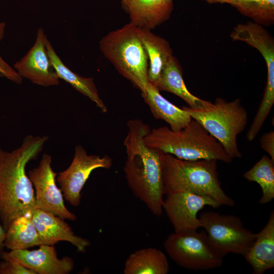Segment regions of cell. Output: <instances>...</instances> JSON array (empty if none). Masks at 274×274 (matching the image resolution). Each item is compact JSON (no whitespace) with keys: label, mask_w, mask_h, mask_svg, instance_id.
<instances>
[{"label":"cell","mask_w":274,"mask_h":274,"mask_svg":"<svg viewBox=\"0 0 274 274\" xmlns=\"http://www.w3.org/2000/svg\"><path fill=\"white\" fill-rule=\"evenodd\" d=\"M0 274H1V269H0Z\"/></svg>","instance_id":"1f68e13d"},{"label":"cell","mask_w":274,"mask_h":274,"mask_svg":"<svg viewBox=\"0 0 274 274\" xmlns=\"http://www.w3.org/2000/svg\"><path fill=\"white\" fill-rule=\"evenodd\" d=\"M121 1L123 7L124 8V9H125V8L126 7V5L129 0H121Z\"/></svg>","instance_id":"4dcf8cb0"},{"label":"cell","mask_w":274,"mask_h":274,"mask_svg":"<svg viewBox=\"0 0 274 274\" xmlns=\"http://www.w3.org/2000/svg\"><path fill=\"white\" fill-rule=\"evenodd\" d=\"M198 219L211 247L222 258L229 253L244 256L255 239L256 233L245 228L241 219L233 215L208 211Z\"/></svg>","instance_id":"52a82bcc"},{"label":"cell","mask_w":274,"mask_h":274,"mask_svg":"<svg viewBox=\"0 0 274 274\" xmlns=\"http://www.w3.org/2000/svg\"><path fill=\"white\" fill-rule=\"evenodd\" d=\"M5 234L6 231L0 224V254L3 251V249L5 247L4 241Z\"/></svg>","instance_id":"f1b7e54d"},{"label":"cell","mask_w":274,"mask_h":274,"mask_svg":"<svg viewBox=\"0 0 274 274\" xmlns=\"http://www.w3.org/2000/svg\"><path fill=\"white\" fill-rule=\"evenodd\" d=\"M6 25L5 22H0V42L5 36ZM5 77L10 81L20 84L22 78L9 64L5 61L0 54V77Z\"/></svg>","instance_id":"4316f807"},{"label":"cell","mask_w":274,"mask_h":274,"mask_svg":"<svg viewBox=\"0 0 274 274\" xmlns=\"http://www.w3.org/2000/svg\"><path fill=\"white\" fill-rule=\"evenodd\" d=\"M39 246L37 250H15L7 253L37 274H67L73 270L74 264L72 259L67 256L58 258L52 245Z\"/></svg>","instance_id":"4fadbf2b"},{"label":"cell","mask_w":274,"mask_h":274,"mask_svg":"<svg viewBox=\"0 0 274 274\" xmlns=\"http://www.w3.org/2000/svg\"><path fill=\"white\" fill-rule=\"evenodd\" d=\"M169 264L166 255L156 248H143L130 254L125 261L124 274H167Z\"/></svg>","instance_id":"7402d4cb"},{"label":"cell","mask_w":274,"mask_h":274,"mask_svg":"<svg viewBox=\"0 0 274 274\" xmlns=\"http://www.w3.org/2000/svg\"><path fill=\"white\" fill-rule=\"evenodd\" d=\"M260 144L261 148L274 161V131L271 130L263 134L260 139Z\"/></svg>","instance_id":"83f0119b"},{"label":"cell","mask_w":274,"mask_h":274,"mask_svg":"<svg viewBox=\"0 0 274 274\" xmlns=\"http://www.w3.org/2000/svg\"><path fill=\"white\" fill-rule=\"evenodd\" d=\"M144 140L148 147L181 159H216L227 163L233 160L221 144L193 118L188 125L178 131L167 126L153 128Z\"/></svg>","instance_id":"3957f363"},{"label":"cell","mask_w":274,"mask_h":274,"mask_svg":"<svg viewBox=\"0 0 274 274\" xmlns=\"http://www.w3.org/2000/svg\"><path fill=\"white\" fill-rule=\"evenodd\" d=\"M162 209L172 224L175 232L197 230L201 227L198 212L205 206L217 209L221 204L207 195L183 191L165 194Z\"/></svg>","instance_id":"8fae6325"},{"label":"cell","mask_w":274,"mask_h":274,"mask_svg":"<svg viewBox=\"0 0 274 274\" xmlns=\"http://www.w3.org/2000/svg\"><path fill=\"white\" fill-rule=\"evenodd\" d=\"M44 30L40 28L36 42L26 55L14 67L22 77L44 87L58 85L59 78L53 68L47 51Z\"/></svg>","instance_id":"7c38bea8"},{"label":"cell","mask_w":274,"mask_h":274,"mask_svg":"<svg viewBox=\"0 0 274 274\" xmlns=\"http://www.w3.org/2000/svg\"><path fill=\"white\" fill-rule=\"evenodd\" d=\"M231 6L262 26H268L274 22V0H235Z\"/></svg>","instance_id":"d4e9b609"},{"label":"cell","mask_w":274,"mask_h":274,"mask_svg":"<svg viewBox=\"0 0 274 274\" xmlns=\"http://www.w3.org/2000/svg\"><path fill=\"white\" fill-rule=\"evenodd\" d=\"M230 37L233 41L245 42L261 53L267 66L265 88L274 90V39L271 35L263 26L252 21L237 24Z\"/></svg>","instance_id":"9a60e30c"},{"label":"cell","mask_w":274,"mask_h":274,"mask_svg":"<svg viewBox=\"0 0 274 274\" xmlns=\"http://www.w3.org/2000/svg\"><path fill=\"white\" fill-rule=\"evenodd\" d=\"M210 3L228 4L232 5L235 0H204Z\"/></svg>","instance_id":"f546056e"},{"label":"cell","mask_w":274,"mask_h":274,"mask_svg":"<svg viewBox=\"0 0 274 274\" xmlns=\"http://www.w3.org/2000/svg\"><path fill=\"white\" fill-rule=\"evenodd\" d=\"M48 137L29 135L12 152L0 149V219L5 231L16 218L36 209L32 184L25 167L42 151Z\"/></svg>","instance_id":"7a4b0ae2"},{"label":"cell","mask_w":274,"mask_h":274,"mask_svg":"<svg viewBox=\"0 0 274 274\" xmlns=\"http://www.w3.org/2000/svg\"><path fill=\"white\" fill-rule=\"evenodd\" d=\"M45 44L51 63L59 78L63 79L76 90L89 98L102 112H107V107L99 97L93 79L80 76L68 68L57 55L47 37Z\"/></svg>","instance_id":"44dd1931"},{"label":"cell","mask_w":274,"mask_h":274,"mask_svg":"<svg viewBox=\"0 0 274 274\" xmlns=\"http://www.w3.org/2000/svg\"><path fill=\"white\" fill-rule=\"evenodd\" d=\"M244 177L249 182H255L260 186L262 195L260 204H266L274 198V161L267 155H263L249 170Z\"/></svg>","instance_id":"cb8c5ba5"},{"label":"cell","mask_w":274,"mask_h":274,"mask_svg":"<svg viewBox=\"0 0 274 274\" xmlns=\"http://www.w3.org/2000/svg\"><path fill=\"white\" fill-rule=\"evenodd\" d=\"M138 33L149 61L148 80L155 86L162 71L174 57L173 50L166 40L151 30L138 27Z\"/></svg>","instance_id":"d6986e66"},{"label":"cell","mask_w":274,"mask_h":274,"mask_svg":"<svg viewBox=\"0 0 274 274\" xmlns=\"http://www.w3.org/2000/svg\"><path fill=\"white\" fill-rule=\"evenodd\" d=\"M173 9V0H129L125 10L131 23L151 30L167 20Z\"/></svg>","instance_id":"2e32d148"},{"label":"cell","mask_w":274,"mask_h":274,"mask_svg":"<svg viewBox=\"0 0 274 274\" xmlns=\"http://www.w3.org/2000/svg\"><path fill=\"white\" fill-rule=\"evenodd\" d=\"M244 257L252 267L254 274H263L274 267L273 210L266 225L256 233L254 243Z\"/></svg>","instance_id":"e0dca14e"},{"label":"cell","mask_w":274,"mask_h":274,"mask_svg":"<svg viewBox=\"0 0 274 274\" xmlns=\"http://www.w3.org/2000/svg\"><path fill=\"white\" fill-rule=\"evenodd\" d=\"M128 132L124 141L127 159L124 172L129 188L155 216H160L165 195L161 151L148 147L144 137L150 126L140 119L127 122Z\"/></svg>","instance_id":"6da1fadb"},{"label":"cell","mask_w":274,"mask_h":274,"mask_svg":"<svg viewBox=\"0 0 274 274\" xmlns=\"http://www.w3.org/2000/svg\"><path fill=\"white\" fill-rule=\"evenodd\" d=\"M104 55L141 93L149 85L148 58L138 27L129 22L110 32L99 42Z\"/></svg>","instance_id":"5b68a950"},{"label":"cell","mask_w":274,"mask_h":274,"mask_svg":"<svg viewBox=\"0 0 274 274\" xmlns=\"http://www.w3.org/2000/svg\"><path fill=\"white\" fill-rule=\"evenodd\" d=\"M52 157L44 153L37 167L28 172V176L35 187L36 208L63 220L74 221L76 215L66 208L63 194L56 183L57 175L51 166Z\"/></svg>","instance_id":"30bf717a"},{"label":"cell","mask_w":274,"mask_h":274,"mask_svg":"<svg viewBox=\"0 0 274 274\" xmlns=\"http://www.w3.org/2000/svg\"><path fill=\"white\" fill-rule=\"evenodd\" d=\"M183 109L221 144L231 158L242 157L237 137L247 126L248 113L242 106L240 98L227 101L218 97L214 103L211 102L202 109H193L186 106Z\"/></svg>","instance_id":"8992f818"},{"label":"cell","mask_w":274,"mask_h":274,"mask_svg":"<svg viewBox=\"0 0 274 274\" xmlns=\"http://www.w3.org/2000/svg\"><path fill=\"white\" fill-rule=\"evenodd\" d=\"M1 256L4 260L0 263L1 274H37L9 255L7 252L3 251Z\"/></svg>","instance_id":"484cf974"},{"label":"cell","mask_w":274,"mask_h":274,"mask_svg":"<svg viewBox=\"0 0 274 274\" xmlns=\"http://www.w3.org/2000/svg\"><path fill=\"white\" fill-rule=\"evenodd\" d=\"M155 86L159 91H166L180 97L193 109L205 108L211 103L197 97L188 90L183 80L182 68L174 56L162 71Z\"/></svg>","instance_id":"ffe728a7"},{"label":"cell","mask_w":274,"mask_h":274,"mask_svg":"<svg viewBox=\"0 0 274 274\" xmlns=\"http://www.w3.org/2000/svg\"><path fill=\"white\" fill-rule=\"evenodd\" d=\"M141 94L154 117L165 121L174 131L184 128L192 119L186 110L177 107L165 99L156 87L150 82Z\"/></svg>","instance_id":"ac0fdd59"},{"label":"cell","mask_w":274,"mask_h":274,"mask_svg":"<svg viewBox=\"0 0 274 274\" xmlns=\"http://www.w3.org/2000/svg\"><path fill=\"white\" fill-rule=\"evenodd\" d=\"M44 245H52L60 241L70 243L81 252L89 246V240L76 235L63 219L50 213L36 208L29 216Z\"/></svg>","instance_id":"5bb4252c"},{"label":"cell","mask_w":274,"mask_h":274,"mask_svg":"<svg viewBox=\"0 0 274 274\" xmlns=\"http://www.w3.org/2000/svg\"><path fill=\"white\" fill-rule=\"evenodd\" d=\"M216 159H181L164 153L163 177L165 195L177 191H190L209 196L221 206L232 207L234 200L221 187Z\"/></svg>","instance_id":"277c9868"},{"label":"cell","mask_w":274,"mask_h":274,"mask_svg":"<svg viewBox=\"0 0 274 274\" xmlns=\"http://www.w3.org/2000/svg\"><path fill=\"white\" fill-rule=\"evenodd\" d=\"M42 245L43 242L29 216L16 218L6 231L4 245L11 251Z\"/></svg>","instance_id":"603a6c76"},{"label":"cell","mask_w":274,"mask_h":274,"mask_svg":"<svg viewBox=\"0 0 274 274\" xmlns=\"http://www.w3.org/2000/svg\"><path fill=\"white\" fill-rule=\"evenodd\" d=\"M112 165V159L109 156L88 155L81 145H77L71 164L57 177L64 198L72 206H79L82 189L91 172L98 168L109 169Z\"/></svg>","instance_id":"9c48e42d"},{"label":"cell","mask_w":274,"mask_h":274,"mask_svg":"<svg viewBox=\"0 0 274 274\" xmlns=\"http://www.w3.org/2000/svg\"><path fill=\"white\" fill-rule=\"evenodd\" d=\"M163 246L172 260L186 269L209 270L223 264V258L209 245L204 230L174 232L167 237Z\"/></svg>","instance_id":"ba28073f"}]
</instances>
